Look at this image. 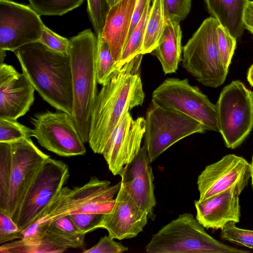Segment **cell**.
I'll use <instances>...</instances> for the list:
<instances>
[{
  "mask_svg": "<svg viewBox=\"0 0 253 253\" xmlns=\"http://www.w3.org/2000/svg\"><path fill=\"white\" fill-rule=\"evenodd\" d=\"M153 0H152V1H153Z\"/></svg>",
  "mask_w": 253,
  "mask_h": 253,
  "instance_id": "cell-45",
  "label": "cell"
},
{
  "mask_svg": "<svg viewBox=\"0 0 253 253\" xmlns=\"http://www.w3.org/2000/svg\"><path fill=\"white\" fill-rule=\"evenodd\" d=\"M127 247L121 243L117 242L109 235L101 237L98 243L88 250H84V253H122L128 251Z\"/></svg>",
  "mask_w": 253,
  "mask_h": 253,
  "instance_id": "cell-38",
  "label": "cell"
},
{
  "mask_svg": "<svg viewBox=\"0 0 253 253\" xmlns=\"http://www.w3.org/2000/svg\"><path fill=\"white\" fill-rule=\"evenodd\" d=\"M122 0H108L110 7Z\"/></svg>",
  "mask_w": 253,
  "mask_h": 253,
  "instance_id": "cell-44",
  "label": "cell"
},
{
  "mask_svg": "<svg viewBox=\"0 0 253 253\" xmlns=\"http://www.w3.org/2000/svg\"><path fill=\"white\" fill-rule=\"evenodd\" d=\"M121 185V181L111 185L108 180L91 176L82 186L73 189L64 186L34 223L48 224L61 217L79 213H107L114 205V197Z\"/></svg>",
  "mask_w": 253,
  "mask_h": 253,
  "instance_id": "cell-5",
  "label": "cell"
},
{
  "mask_svg": "<svg viewBox=\"0 0 253 253\" xmlns=\"http://www.w3.org/2000/svg\"><path fill=\"white\" fill-rule=\"evenodd\" d=\"M165 22L163 0H153L146 26L142 54L151 53L156 47Z\"/></svg>",
  "mask_w": 253,
  "mask_h": 253,
  "instance_id": "cell-24",
  "label": "cell"
},
{
  "mask_svg": "<svg viewBox=\"0 0 253 253\" xmlns=\"http://www.w3.org/2000/svg\"><path fill=\"white\" fill-rule=\"evenodd\" d=\"M34 136V130L17 120L0 118V142L11 143Z\"/></svg>",
  "mask_w": 253,
  "mask_h": 253,
  "instance_id": "cell-30",
  "label": "cell"
},
{
  "mask_svg": "<svg viewBox=\"0 0 253 253\" xmlns=\"http://www.w3.org/2000/svg\"><path fill=\"white\" fill-rule=\"evenodd\" d=\"M182 32L179 22L166 18L165 25L157 46L151 53L161 64L165 74L176 72L182 60Z\"/></svg>",
  "mask_w": 253,
  "mask_h": 253,
  "instance_id": "cell-21",
  "label": "cell"
},
{
  "mask_svg": "<svg viewBox=\"0 0 253 253\" xmlns=\"http://www.w3.org/2000/svg\"><path fill=\"white\" fill-rule=\"evenodd\" d=\"M96 65L97 83L102 85L108 83L119 71L108 44L102 39L97 40Z\"/></svg>",
  "mask_w": 253,
  "mask_h": 253,
  "instance_id": "cell-28",
  "label": "cell"
},
{
  "mask_svg": "<svg viewBox=\"0 0 253 253\" xmlns=\"http://www.w3.org/2000/svg\"><path fill=\"white\" fill-rule=\"evenodd\" d=\"M152 0H137L132 15L128 37L142 17L148 2Z\"/></svg>",
  "mask_w": 253,
  "mask_h": 253,
  "instance_id": "cell-39",
  "label": "cell"
},
{
  "mask_svg": "<svg viewBox=\"0 0 253 253\" xmlns=\"http://www.w3.org/2000/svg\"><path fill=\"white\" fill-rule=\"evenodd\" d=\"M251 178V165L243 157L228 154L207 166L198 177L199 201L221 193L231 186L246 187Z\"/></svg>",
  "mask_w": 253,
  "mask_h": 253,
  "instance_id": "cell-15",
  "label": "cell"
},
{
  "mask_svg": "<svg viewBox=\"0 0 253 253\" xmlns=\"http://www.w3.org/2000/svg\"><path fill=\"white\" fill-rule=\"evenodd\" d=\"M10 143L12 160L6 213L12 218L39 169L50 157L41 151L30 138Z\"/></svg>",
  "mask_w": 253,
  "mask_h": 253,
  "instance_id": "cell-13",
  "label": "cell"
},
{
  "mask_svg": "<svg viewBox=\"0 0 253 253\" xmlns=\"http://www.w3.org/2000/svg\"><path fill=\"white\" fill-rule=\"evenodd\" d=\"M190 213H183L153 234L147 253H247L216 240Z\"/></svg>",
  "mask_w": 253,
  "mask_h": 253,
  "instance_id": "cell-4",
  "label": "cell"
},
{
  "mask_svg": "<svg viewBox=\"0 0 253 253\" xmlns=\"http://www.w3.org/2000/svg\"><path fill=\"white\" fill-rule=\"evenodd\" d=\"M66 251L43 236L39 240L22 238L0 245V253H62Z\"/></svg>",
  "mask_w": 253,
  "mask_h": 253,
  "instance_id": "cell-25",
  "label": "cell"
},
{
  "mask_svg": "<svg viewBox=\"0 0 253 253\" xmlns=\"http://www.w3.org/2000/svg\"><path fill=\"white\" fill-rule=\"evenodd\" d=\"M69 177V167L64 162L50 157L43 164L12 218L21 232L37 220Z\"/></svg>",
  "mask_w": 253,
  "mask_h": 253,
  "instance_id": "cell-9",
  "label": "cell"
},
{
  "mask_svg": "<svg viewBox=\"0 0 253 253\" xmlns=\"http://www.w3.org/2000/svg\"><path fill=\"white\" fill-rule=\"evenodd\" d=\"M147 213L136 203L121 183L112 210L103 214L95 229L104 228L114 239L137 236L147 224Z\"/></svg>",
  "mask_w": 253,
  "mask_h": 253,
  "instance_id": "cell-16",
  "label": "cell"
},
{
  "mask_svg": "<svg viewBox=\"0 0 253 253\" xmlns=\"http://www.w3.org/2000/svg\"><path fill=\"white\" fill-rule=\"evenodd\" d=\"M12 153L10 143L0 142V210L7 212Z\"/></svg>",
  "mask_w": 253,
  "mask_h": 253,
  "instance_id": "cell-27",
  "label": "cell"
},
{
  "mask_svg": "<svg viewBox=\"0 0 253 253\" xmlns=\"http://www.w3.org/2000/svg\"><path fill=\"white\" fill-rule=\"evenodd\" d=\"M166 18L180 22L189 14L192 0H163Z\"/></svg>",
  "mask_w": 253,
  "mask_h": 253,
  "instance_id": "cell-35",
  "label": "cell"
},
{
  "mask_svg": "<svg viewBox=\"0 0 253 253\" xmlns=\"http://www.w3.org/2000/svg\"><path fill=\"white\" fill-rule=\"evenodd\" d=\"M251 165V185L253 189V153L252 157V161L250 163Z\"/></svg>",
  "mask_w": 253,
  "mask_h": 253,
  "instance_id": "cell-42",
  "label": "cell"
},
{
  "mask_svg": "<svg viewBox=\"0 0 253 253\" xmlns=\"http://www.w3.org/2000/svg\"><path fill=\"white\" fill-rule=\"evenodd\" d=\"M145 119L144 145L151 163L180 140L194 133H204L207 130L195 119L162 107L152 100Z\"/></svg>",
  "mask_w": 253,
  "mask_h": 253,
  "instance_id": "cell-7",
  "label": "cell"
},
{
  "mask_svg": "<svg viewBox=\"0 0 253 253\" xmlns=\"http://www.w3.org/2000/svg\"><path fill=\"white\" fill-rule=\"evenodd\" d=\"M136 0H121L110 7L106 17L101 39L108 44L116 65L128 39Z\"/></svg>",
  "mask_w": 253,
  "mask_h": 253,
  "instance_id": "cell-20",
  "label": "cell"
},
{
  "mask_svg": "<svg viewBox=\"0 0 253 253\" xmlns=\"http://www.w3.org/2000/svg\"><path fill=\"white\" fill-rule=\"evenodd\" d=\"M146 147L143 145L133 160L120 173L121 183L139 206L154 220L156 205L154 175Z\"/></svg>",
  "mask_w": 253,
  "mask_h": 253,
  "instance_id": "cell-18",
  "label": "cell"
},
{
  "mask_svg": "<svg viewBox=\"0 0 253 253\" xmlns=\"http://www.w3.org/2000/svg\"><path fill=\"white\" fill-rule=\"evenodd\" d=\"M44 24L30 5L0 0V49L14 52L39 42Z\"/></svg>",
  "mask_w": 253,
  "mask_h": 253,
  "instance_id": "cell-12",
  "label": "cell"
},
{
  "mask_svg": "<svg viewBox=\"0 0 253 253\" xmlns=\"http://www.w3.org/2000/svg\"><path fill=\"white\" fill-rule=\"evenodd\" d=\"M143 54L125 64L97 94L92 111L88 143L102 155L126 112L141 105L145 94L139 73Z\"/></svg>",
  "mask_w": 253,
  "mask_h": 253,
  "instance_id": "cell-1",
  "label": "cell"
},
{
  "mask_svg": "<svg viewBox=\"0 0 253 253\" xmlns=\"http://www.w3.org/2000/svg\"><path fill=\"white\" fill-rule=\"evenodd\" d=\"M209 13L237 39L244 31V15L249 0H205Z\"/></svg>",
  "mask_w": 253,
  "mask_h": 253,
  "instance_id": "cell-22",
  "label": "cell"
},
{
  "mask_svg": "<svg viewBox=\"0 0 253 253\" xmlns=\"http://www.w3.org/2000/svg\"><path fill=\"white\" fill-rule=\"evenodd\" d=\"M216 106L219 132L226 147L235 149L253 128V92L233 81L223 88Z\"/></svg>",
  "mask_w": 253,
  "mask_h": 253,
  "instance_id": "cell-8",
  "label": "cell"
},
{
  "mask_svg": "<svg viewBox=\"0 0 253 253\" xmlns=\"http://www.w3.org/2000/svg\"><path fill=\"white\" fill-rule=\"evenodd\" d=\"M39 42L55 52L66 56L69 55L70 40L57 34L44 25Z\"/></svg>",
  "mask_w": 253,
  "mask_h": 253,
  "instance_id": "cell-34",
  "label": "cell"
},
{
  "mask_svg": "<svg viewBox=\"0 0 253 253\" xmlns=\"http://www.w3.org/2000/svg\"><path fill=\"white\" fill-rule=\"evenodd\" d=\"M35 89L24 73L12 66L0 64V118L17 120L34 101Z\"/></svg>",
  "mask_w": 253,
  "mask_h": 253,
  "instance_id": "cell-17",
  "label": "cell"
},
{
  "mask_svg": "<svg viewBox=\"0 0 253 253\" xmlns=\"http://www.w3.org/2000/svg\"><path fill=\"white\" fill-rule=\"evenodd\" d=\"M103 214L94 213H79L69 215V217L77 228L82 234L96 230L95 227L99 222Z\"/></svg>",
  "mask_w": 253,
  "mask_h": 253,
  "instance_id": "cell-37",
  "label": "cell"
},
{
  "mask_svg": "<svg viewBox=\"0 0 253 253\" xmlns=\"http://www.w3.org/2000/svg\"><path fill=\"white\" fill-rule=\"evenodd\" d=\"M216 32L220 57L224 66L228 69L236 48L237 39L219 24L217 27Z\"/></svg>",
  "mask_w": 253,
  "mask_h": 253,
  "instance_id": "cell-33",
  "label": "cell"
},
{
  "mask_svg": "<svg viewBox=\"0 0 253 253\" xmlns=\"http://www.w3.org/2000/svg\"><path fill=\"white\" fill-rule=\"evenodd\" d=\"M245 187L236 184L204 201L196 200V218L207 229H221L230 222L240 221L239 196Z\"/></svg>",
  "mask_w": 253,
  "mask_h": 253,
  "instance_id": "cell-19",
  "label": "cell"
},
{
  "mask_svg": "<svg viewBox=\"0 0 253 253\" xmlns=\"http://www.w3.org/2000/svg\"><path fill=\"white\" fill-rule=\"evenodd\" d=\"M219 24L213 17L206 19L183 47V67L199 83L212 87L222 84L228 72L217 43Z\"/></svg>",
  "mask_w": 253,
  "mask_h": 253,
  "instance_id": "cell-6",
  "label": "cell"
},
{
  "mask_svg": "<svg viewBox=\"0 0 253 253\" xmlns=\"http://www.w3.org/2000/svg\"><path fill=\"white\" fill-rule=\"evenodd\" d=\"M247 80L252 86H253V64L250 67L247 73Z\"/></svg>",
  "mask_w": 253,
  "mask_h": 253,
  "instance_id": "cell-41",
  "label": "cell"
},
{
  "mask_svg": "<svg viewBox=\"0 0 253 253\" xmlns=\"http://www.w3.org/2000/svg\"><path fill=\"white\" fill-rule=\"evenodd\" d=\"M244 24L245 29L253 35V0H249L244 13Z\"/></svg>",
  "mask_w": 253,
  "mask_h": 253,
  "instance_id": "cell-40",
  "label": "cell"
},
{
  "mask_svg": "<svg viewBox=\"0 0 253 253\" xmlns=\"http://www.w3.org/2000/svg\"><path fill=\"white\" fill-rule=\"evenodd\" d=\"M13 52L22 73L42 99L72 116L73 95L69 56L55 52L39 42L22 46Z\"/></svg>",
  "mask_w": 253,
  "mask_h": 253,
  "instance_id": "cell-2",
  "label": "cell"
},
{
  "mask_svg": "<svg viewBox=\"0 0 253 253\" xmlns=\"http://www.w3.org/2000/svg\"><path fill=\"white\" fill-rule=\"evenodd\" d=\"M30 6L40 16H62L80 6L84 0H28Z\"/></svg>",
  "mask_w": 253,
  "mask_h": 253,
  "instance_id": "cell-29",
  "label": "cell"
},
{
  "mask_svg": "<svg viewBox=\"0 0 253 253\" xmlns=\"http://www.w3.org/2000/svg\"><path fill=\"white\" fill-rule=\"evenodd\" d=\"M22 238V232L16 223L8 214L0 210V244Z\"/></svg>",
  "mask_w": 253,
  "mask_h": 253,
  "instance_id": "cell-36",
  "label": "cell"
},
{
  "mask_svg": "<svg viewBox=\"0 0 253 253\" xmlns=\"http://www.w3.org/2000/svg\"><path fill=\"white\" fill-rule=\"evenodd\" d=\"M34 136L41 146L59 156L83 155L86 149L72 116L66 112H46L31 118Z\"/></svg>",
  "mask_w": 253,
  "mask_h": 253,
  "instance_id": "cell-11",
  "label": "cell"
},
{
  "mask_svg": "<svg viewBox=\"0 0 253 253\" xmlns=\"http://www.w3.org/2000/svg\"><path fill=\"white\" fill-rule=\"evenodd\" d=\"M69 58L72 75V117L85 143L88 141L91 117L97 95V36L89 29L70 39Z\"/></svg>",
  "mask_w": 253,
  "mask_h": 253,
  "instance_id": "cell-3",
  "label": "cell"
},
{
  "mask_svg": "<svg viewBox=\"0 0 253 253\" xmlns=\"http://www.w3.org/2000/svg\"><path fill=\"white\" fill-rule=\"evenodd\" d=\"M235 224L230 222L221 229V239L253 249V230L238 228Z\"/></svg>",
  "mask_w": 253,
  "mask_h": 253,
  "instance_id": "cell-32",
  "label": "cell"
},
{
  "mask_svg": "<svg viewBox=\"0 0 253 253\" xmlns=\"http://www.w3.org/2000/svg\"><path fill=\"white\" fill-rule=\"evenodd\" d=\"M151 1L148 2L142 17L127 39L121 59L116 65L118 70L136 56L141 54Z\"/></svg>",
  "mask_w": 253,
  "mask_h": 253,
  "instance_id": "cell-26",
  "label": "cell"
},
{
  "mask_svg": "<svg viewBox=\"0 0 253 253\" xmlns=\"http://www.w3.org/2000/svg\"><path fill=\"white\" fill-rule=\"evenodd\" d=\"M152 100L195 119L207 130L219 132L216 104L187 79L167 78L153 92Z\"/></svg>",
  "mask_w": 253,
  "mask_h": 253,
  "instance_id": "cell-10",
  "label": "cell"
},
{
  "mask_svg": "<svg viewBox=\"0 0 253 253\" xmlns=\"http://www.w3.org/2000/svg\"><path fill=\"white\" fill-rule=\"evenodd\" d=\"M5 51V50L0 49V64L4 63L3 60L6 55Z\"/></svg>",
  "mask_w": 253,
  "mask_h": 253,
  "instance_id": "cell-43",
  "label": "cell"
},
{
  "mask_svg": "<svg viewBox=\"0 0 253 253\" xmlns=\"http://www.w3.org/2000/svg\"><path fill=\"white\" fill-rule=\"evenodd\" d=\"M145 132V118L133 120L129 111L126 112L102 154L114 175H120L137 155Z\"/></svg>",
  "mask_w": 253,
  "mask_h": 253,
  "instance_id": "cell-14",
  "label": "cell"
},
{
  "mask_svg": "<svg viewBox=\"0 0 253 253\" xmlns=\"http://www.w3.org/2000/svg\"><path fill=\"white\" fill-rule=\"evenodd\" d=\"M87 12L96 33L97 40L101 39L103 27L110 8L108 0H87Z\"/></svg>",
  "mask_w": 253,
  "mask_h": 253,
  "instance_id": "cell-31",
  "label": "cell"
},
{
  "mask_svg": "<svg viewBox=\"0 0 253 253\" xmlns=\"http://www.w3.org/2000/svg\"><path fill=\"white\" fill-rule=\"evenodd\" d=\"M37 225L43 226L44 236L66 251L84 247L85 235L78 232L68 216L58 218L48 224Z\"/></svg>",
  "mask_w": 253,
  "mask_h": 253,
  "instance_id": "cell-23",
  "label": "cell"
}]
</instances>
